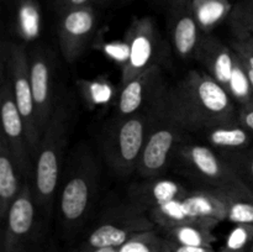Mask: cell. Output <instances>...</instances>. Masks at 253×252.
<instances>
[{
    "instance_id": "1",
    "label": "cell",
    "mask_w": 253,
    "mask_h": 252,
    "mask_svg": "<svg viewBox=\"0 0 253 252\" xmlns=\"http://www.w3.org/2000/svg\"><path fill=\"white\" fill-rule=\"evenodd\" d=\"M151 109L157 118L172 121L184 131H205L239 123L227 89L197 69L173 85H166Z\"/></svg>"
},
{
    "instance_id": "2",
    "label": "cell",
    "mask_w": 253,
    "mask_h": 252,
    "mask_svg": "<svg viewBox=\"0 0 253 252\" xmlns=\"http://www.w3.org/2000/svg\"><path fill=\"white\" fill-rule=\"evenodd\" d=\"M71 120L72 110L68 104L57 100L56 108L42 135L35 158L32 178L35 202L36 207H39L44 215H51L52 212Z\"/></svg>"
},
{
    "instance_id": "3",
    "label": "cell",
    "mask_w": 253,
    "mask_h": 252,
    "mask_svg": "<svg viewBox=\"0 0 253 252\" xmlns=\"http://www.w3.org/2000/svg\"><path fill=\"white\" fill-rule=\"evenodd\" d=\"M152 109L133 115L118 116L103 141L106 165L118 177H127L137 170L146 138L156 120Z\"/></svg>"
},
{
    "instance_id": "4",
    "label": "cell",
    "mask_w": 253,
    "mask_h": 252,
    "mask_svg": "<svg viewBox=\"0 0 253 252\" xmlns=\"http://www.w3.org/2000/svg\"><path fill=\"white\" fill-rule=\"evenodd\" d=\"M99 185V168L89 152L76 156L71 177L64 183L59 198L62 229L68 236L83 225Z\"/></svg>"
},
{
    "instance_id": "5",
    "label": "cell",
    "mask_w": 253,
    "mask_h": 252,
    "mask_svg": "<svg viewBox=\"0 0 253 252\" xmlns=\"http://www.w3.org/2000/svg\"><path fill=\"white\" fill-rule=\"evenodd\" d=\"M179 157L183 165L210 189L225 193L230 198H251L253 194L239 179L229 165L210 147L200 143H180Z\"/></svg>"
},
{
    "instance_id": "6",
    "label": "cell",
    "mask_w": 253,
    "mask_h": 252,
    "mask_svg": "<svg viewBox=\"0 0 253 252\" xmlns=\"http://www.w3.org/2000/svg\"><path fill=\"white\" fill-rule=\"evenodd\" d=\"M151 230H156V224L150 215L128 203L106 210L78 249H119L136 235Z\"/></svg>"
},
{
    "instance_id": "7",
    "label": "cell",
    "mask_w": 253,
    "mask_h": 252,
    "mask_svg": "<svg viewBox=\"0 0 253 252\" xmlns=\"http://www.w3.org/2000/svg\"><path fill=\"white\" fill-rule=\"evenodd\" d=\"M1 63L5 64L9 72L14 88L15 101L24 121L31 157L35 160L41 141V135L37 128L35 115V104L29 71V53L22 44L5 42L1 48Z\"/></svg>"
},
{
    "instance_id": "8",
    "label": "cell",
    "mask_w": 253,
    "mask_h": 252,
    "mask_svg": "<svg viewBox=\"0 0 253 252\" xmlns=\"http://www.w3.org/2000/svg\"><path fill=\"white\" fill-rule=\"evenodd\" d=\"M0 77H1L0 109H1L2 137L5 138L11 151L22 183L31 182V177L34 178V160L31 157V151L27 143L24 121L15 101L11 79L4 63H1Z\"/></svg>"
},
{
    "instance_id": "9",
    "label": "cell",
    "mask_w": 253,
    "mask_h": 252,
    "mask_svg": "<svg viewBox=\"0 0 253 252\" xmlns=\"http://www.w3.org/2000/svg\"><path fill=\"white\" fill-rule=\"evenodd\" d=\"M1 252H37L39 225L31 182L22 183L19 195L5 219Z\"/></svg>"
},
{
    "instance_id": "10",
    "label": "cell",
    "mask_w": 253,
    "mask_h": 252,
    "mask_svg": "<svg viewBox=\"0 0 253 252\" xmlns=\"http://www.w3.org/2000/svg\"><path fill=\"white\" fill-rule=\"evenodd\" d=\"M127 56L121 71V85L157 63L160 57V36L150 16L132 20L126 34Z\"/></svg>"
},
{
    "instance_id": "11",
    "label": "cell",
    "mask_w": 253,
    "mask_h": 252,
    "mask_svg": "<svg viewBox=\"0 0 253 252\" xmlns=\"http://www.w3.org/2000/svg\"><path fill=\"white\" fill-rule=\"evenodd\" d=\"M54 66V54L47 47L36 46L29 53V71L35 115L41 137L47 128L57 104L53 85Z\"/></svg>"
},
{
    "instance_id": "12",
    "label": "cell",
    "mask_w": 253,
    "mask_h": 252,
    "mask_svg": "<svg viewBox=\"0 0 253 252\" xmlns=\"http://www.w3.org/2000/svg\"><path fill=\"white\" fill-rule=\"evenodd\" d=\"M183 130L177 124L162 118H156L146 138L137 170L143 179L158 178L169 163L170 157L183 138Z\"/></svg>"
},
{
    "instance_id": "13",
    "label": "cell",
    "mask_w": 253,
    "mask_h": 252,
    "mask_svg": "<svg viewBox=\"0 0 253 252\" xmlns=\"http://www.w3.org/2000/svg\"><path fill=\"white\" fill-rule=\"evenodd\" d=\"M58 42L67 63H73L83 54L96 29V14L91 5L59 12Z\"/></svg>"
},
{
    "instance_id": "14",
    "label": "cell",
    "mask_w": 253,
    "mask_h": 252,
    "mask_svg": "<svg viewBox=\"0 0 253 252\" xmlns=\"http://www.w3.org/2000/svg\"><path fill=\"white\" fill-rule=\"evenodd\" d=\"M170 41L175 54L192 58L202 42V27L195 15L193 0H167Z\"/></svg>"
},
{
    "instance_id": "15",
    "label": "cell",
    "mask_w": 253,
    "mask_h": 252,
    "mask_svg": "<svg viewBox=\"0 0 253 252\" xmlns=\"http://www.w3.org/2000/svg\"><path fill=\"white\" fill-rule=\"evenodd\" d=\"M165 86L160 64H155L146 69L125 85H121L116 105L118 116L133 115L151 109Z\"/></svg>"
},
{
    "instance_id": "16",
    "label": "cell",
    "mask_w": 253,
    "mask_h": 252,
    "mask_svg": "<svg viewBox=\"0 0 253 252\" xmlns=\"http://www.w3.org/2000/svg\"><path fill=\"white\" fill-rule=\"evenodd\" d=\"M180 207L185 216V222L200 221L217 225L227 219L230 197L215 189L194 190L180 198Z\"/></svg>"
},
{
    "instance_id": "17",
    "label": "cell",
    "mask_w": 253,
    "mask_h": 252,
    "mask_svg": "<svg viewBox=\"0 0 253 252\" xmlns=\"http://www.w3.org/2000/svg\"><path fill=\"white\" fill-rule=\"evenodd\" d=\"M189 190L172 179L152 178L131 185L127 192L128 203L148 214L151 210L170 200L185 197Z\"/></svg>"
},
{
    "instance_id": "18",
    "label": "cell",
    "mask_w": 253,
    "mask_h": 252,
    "mask_svg": "<svg viewBox=\"0 0 253 252\" xmlns=\"http://www.w3.org/2000/svg\"><path fill=\"white\" fill-rule=\"evenodd\" d=\"M195 57L208 69V74L227 89L236 62L234 49L216 37L203 36Z\"/></svg>"
},
{
    "instance_id": "19",
    "label": "cell",
    "mask_w": 253,
    "mask_h": 252,
    "mask_svg": "<svg viewBox=\"0 0 253 252\" xmlns=\"http://www.w3.org/2000/svg\"><path fill=\"white\" fill-rule=\"evenodd\" d=\"M22 180L6 141L0 138V220L5 221L12 203L19 195Z\"/></svg>"
},
{
    "instance_id": "20",
    "label": "cell",
    "mask_w": 253,
    "mask_h": 252,
    "mask_svg": "<svg viewBox=\"0 0 253 252\" xmlns=\"http://www.w3.org/2000/svg\"><path fill=\"white\" fill-rule=\"evenodd\" d=\"M212 227L214 225L207 222H184L165 230V237L173 244L184 246H212V242L216 240Z\"/></svg>"
},
{
    "instance_id": "21",
    "label": "cell",
    "mask_w": 253,
    "mask_h": 252,
    "mask_svg": "<svg viewBox=\"0 0 253 252\" xmlns=\"http://www.w3.org/2000/svg\"><path fill=\"white\" fill-rule=\"evenodd\" d=\"M205 136L214 147L227 151L244 150L251 142V132L240 123L205 130Z\"/></svg>"
},
{
    "instance_id": "22",
    "label": "cell",
    "mask_w": 253,
    "mask_h": 252,
    "mask_svg": "<svg viewBox=\"0 0 253 252\" xmlns=\"http://www.w3.org/2000/svg\"><path fill=\"white\" fill-rule=\"evenodd\" d=\"M229 22L235 40L253 46V0H241L232 6Z\"/></svg>"
},
{
    "instance_id": "23",
    "label": "cell",
    "mask_w": 253,
    "mask_h": 252,
    "mask_svg": "<svg viewBox=\"0 0 253 252\" xmlns=\"http://www.w3.org/2000/svg\"><path fill=\"white\" fill-rule=\"evenodd\" d=\"M220 156L253 194V148L224 151Z\"/></svg>"
},
{
    "instance_id": "24",
    "label": "cell",
    "mask_w": 253,
    "mask_h": 252,
    "mask_svg": "<svg viewBox=\"0 0 253 252\" xmlns=\"http://www.w3.org/2000/svg\"><path fill=\"white\" fill-rule=\"evenodd\" d=\"M193 6L202 31L211 29L222 17L229 16L232 9L227 0H193Z\"/></svg>"
},
{
    "instance_id": "25",
    "label": "cell",
    "mask_w": 253,
    "mask_h": 252,
    "mask_svg": "<svg viewBox=\"0 0 253 252\" xmlns=\"http://www.w3.org/2000/svg\"><path fill=\"white\" fill-rule=\"evenodd\" d=\"M236 54V53H235ZM227 91L230 93L231 98L240 103V106L247 105L253 103V89L247 76L245 64L236 54V62H235L234 72H232L231 79H230Z\"/></svg>"
},
{
    "instance_id": "26",
    "label": "cell",
    "mask_w": 253,
    "mask_h": 252,
    "mask_svg": "<svg viewBox=\"0 0 253 252\" xmlns=\"http://www.w3.org/2000/svg\"><path fill=\"white\" fill-rule=\"evenodd\" d=\"M168 246V240L156 230L141 232L119 247L118 252H160Z\"/></svg>"
},
{
    "instance_id": "27",
    "label": "cell",
    "mask_w": 253,
    "mask_h": 252,
    "mask_svg": "<svg viewBox=\"0 0 253 252\" xmlns=\"http://www.w3.org/2000/svg\"><path fill=\"white\" fill-rule=\"evenodd\" d=\"M253 245V225L239 224L230 231L219 252H250Z\"/></svg>"
},
{
    "instance_id": "28",
    "label": "cell",
    "mask_w": 253,
    "mask_h": 252,
    "mask_svg": "<svg viewBox=\"0 0 253 252\" xmlns=\"http://www.w3.org/2000/svg\"><path fill=\"white\" fill-rule=\"evenodd\" d=\"M226 220L236 225H253V199L251 198H230Z\"/></svg>"
},
{
    "instance_id": "29",
    "label": "cell",
    "mask_w": 253,
    "mask_h": 252,
    "mask_svg": "<svg viewBox=\"0 0 253 252\" xmlns=\"http://www.w3.org/2000/svg\"><path fill=\"white\" fill-rule=\"evenodd\" d=\"M19 24L25 31H36L39 7L34 0H22L19 5Z\"/></svg>"
},
{
    "instance_id": "30",
    "label": "cell",
    "mask_w": 253,
    "mask_h": 252,
    "mask_svg": "<svg viewBox=\"0 0 253 252\" xmlns=\"http://www.w3.org/2000/svg\"><path fill=\"white\" fill-rule=\"evenodd\" d=\"M231 47L235 53L240 57V59L253 69V46L247 42L234 40Z\"/></svg>"
},
{
    "instance_id": "31",
    "label": "cell",
    "mask_w": 253,
    "mask_h": 252,
    "mask_svg": "<svg viewBox=\"0 0 253 252\" xmlns=\"http://www.w3.org/2000/svg\"><path fill=\"white\" fill-rule=\"evenodd\" d=\"M239 116V123L244 127H246L250 132H253V103L242 105L240 110L237 111Z\"/></svg>"
},
{
    "instance_id": "32",
    "label": "cell",
    "mask_w": 253,
    "mask_h": 252,
    "mask_svg": "<svg viewBox=\"0 0 253 252\" xmlns=\"http://www.w3.org/2000/svg\"><path fill=\"white\" fill-rule=\"evenodd\" d=\"M93 4V0H56L57 9L59 12H63L66 10L76 9V7L86 6V5Z\"/></svg>"
},
{
    "instance_id": "33",
    "label": "cell",
    "mask_w": 253,
    "mask_h": 252,
    "mask_svg": "<svg viewBox=\"0 0 253 252\" xmlns=\"http://www.w3.org/2000/svg\"><path fill=\"white\" fill-rule=\"evenodd\" d=\"M170 250L173 252H216L212 246H184V245H177L168 241Z\"/></svg>"
},
{
    "instance_id": "34",
    "label": "cell",
    "mask_w": 253,
    "mask_h": 252,
    "mask_svg": "<svg viewBox=\"0 0 253 252\" xmlns=\"http://www.w3.org/2000/svg\"><path fill=\"white\" fill-rule=\"evenodd\" d=\"M119 249H114V247H105V249H93V250H83L77 249L76 252H118Z\"/></svg>"
},
{
    "instance_id": "35",
    "label": "cell",
    "mask_w": 253,
    "mask_h": 252,
    "mask_svg": "<svg viewBox=\"0 0 253 252\" xmlns=\"http://www.w3.org/2000/svg\"><path fill=\"white\" fill-rule=\"evenodd\" d=\"M239 58H240V57H239ZM242 63H244V62H242ZM244 64H245V68H246L247 76H249V79H250V82H251V85H252V89H253V69L251 68V67L247 66L246 63H244Z\"/></svg>"
},
{
    "instance_id": "36",
    "label": "cell",
    "mask_w": 253,
    "mask_h": 252,
    "mask_svg": "<svg viewBox=\"0 0 253 252\" xmlns=\"http://www.w3.org/2000/svg\"><path fill=\"white\" fill-rule=\"evenodd\" d=\"M160 252H173V251H172V250H170L169 245H168V246H167V247H165V249H163V250H161V251H160Z\"/></svg>"
},
{
    "instance_id": "37",
    "label": "cell",
    "mask_w": 253,
    "mask_h": 252,
    "mask_svg": "<svg viewBox=\"0 0 253 252\" xmlns=\"http://www.w3.org/2000/svg\"><path fill=\"white\" fill-rule=\"evenodd\" d=\"M103 0H93V2H101Z\"/></svg>"
},
{
    "instance_id": "38",
    "label": "cell",
    "mask_w": 253,
    "mask_h": 252,
    "mask_svg": "<svg viewBox=\"0 0 253 252\" xmlns=\"http://www.w3.org/2000/svg\"><path fill=\"white\" fill-rule=\"evenodd\" d=\"M124 2H130V1H133V0H123Z\"/></svg>"
}]
</instances>
